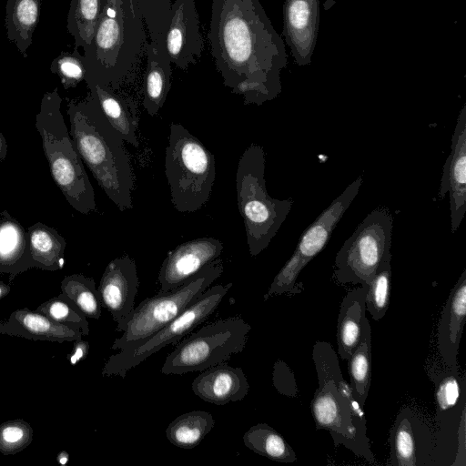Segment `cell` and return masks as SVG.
I'll return each mask as SVG.
<instances>
[{"mask_svg": "<svg viewBox=\"0 0 466 466\" xmlns=\"http://www.w3.org/2000/svg\"><path fill=\"white\" fill-rule=\"evenodd\" d=\"M207 36L224 86L245 105L260 106L279 95L288 56L259 0H212Z\"/></svg>", "mask_w": 466, "mask_h": 466, "instance_id": "cell-1", "label": "cell"}, {"mask_svg": "<svg viewBox=\"0 0 466 466\" xmlns=\"http://www.w3.org/2000/svg\"><path fill=\"white\" fill-rule=\"evenodd\" d=\"M69 134L98 186L121 210L132 208L135 177L124 140L101 117L88 93L67 99Z\"/></svg>", "mask_w": 466, "mask_h": 466, "instance_id": "cell-2", "label": "cell"}, {"mask_svg": "<svg viewBox=\"0 0 466 466\" xmlns=\"http://www.w3.org/2000/svg\"><path fill=\"white\" fill-rule=\"evenodd\" d=\"M319 386L310 403L317 430L327 431L336 447L377 464L367 436L363 409L344 380L337 353L329 342L319 340L312 350Z\"/></svg>", "mask_w": 466, "mask_h": 466, "instance_id": "cell-3", "label": "cell"}, {"mask_svg": "<svg viewBox=\"0 0 466 466\" xmlns=\"http://www.w3.org/2000/svg\"><path fill=\"white\" fill-rule=\"evenodd\" d=\"M145 27L136 0L101 2L95 35L86 52L95 61L86 67V84L97 83L120 90L130 81L145 54L148 39Z\"/></svg>", "mask_w": 466, "mask_h": 466, "instance_id": "cell-4", "label": "cell"}, {"mask_svg": "<svg viewBox=\"0 0 466 466\" xmlns=\"http://www.w3.org/2000/svg\"><path fill=\"white\" fill-rule=\"evenodd\" d=\"M61 103L58 87L46 92L35 128L56 185L74 209L87 215L96 209L95 191L61 113Z\"/></svg>", "mask_w": 466, "mask_h": 466, "instance_id": "cell-5", "label": "cell"}, {"mask_svg": "<svg viewBox=\"0 0 466 466\" xmlns=\"http://www.w3.org/2000/svg\"><path fill=\"white\" fill-rule=\"evenodd\" d=\"M265 152L251 144L239 158L236 173L237 202L243 218L248 251L258 256L268 248L291 210L292 199L271 198L266 187Z\"/></svg>", "mask_w": 466, "mask_h": 466, "instance_id": "cell-6", "label": "cell"}, {"mask_svg": "<svg viewBox=\"0 0 466 466\" xmlns=\"http://www.w3.org/2000/svg\"><path fill=\"white\" fill-rule=\"evenodd\" d=\"M165 174L174 208L181 213L195 212L211 195L215 157L186 127L173 123L165 153Z\"/></svg>", "mask_w": 466, "mask_h": 466, "instance_id": "cell-7", "label": "cell"}, {"mask_svg": "<svg viewBox=\"0 0 466 466\" xmlns=\"http://www.w3.org/2000/svg\"><path fill=\"white\" fill-rule=\"evenodd\" d=\"M223 273V261L218 258L206 265L179 288L159 291L135 307L123 334L116 338L112 350H129L137 347L163 326L177 317L193 303Z\"/></svg>", "mask_w": 466, "mask_h": 466, "instance_id": "cell-8", "label": "cell"}, {"mask_svg": "<svg viewBox=\"0 0 466 466\" xmlns=\"http://www.w3.org/2000/svg\"><path fill=\"white\" fill-rule=\"evenodd\" d=\"M251 326L235 316L201 327L178 342L161 368L165 375L203 371L245 349Z\"/></svg>", "mask_w": 466, "mask_h": 466, "instance_id": "cell-9", "label": "cell"}, {"mask_svg": "<svg viewBox=\"0 0 466 466\" xmlns=\"http://www.w3.org/2000/svg\"><path fill=\"white\" fill-rule=\"evenodd\" d=\"M393 220L388 209L377 208L358 225L335 257L333 276L341 285H367L377 269L391 260Z\"/></svg>", "mask_w": 466, "mask_h": 466, "instance_id": "cell-10", "label": "cell"}, {"mask_svg": "<svg viewBox=\"0 0 466 466\" xmlns=\"http://www.w3.org/2000/svg\"><path fill=\"white\" fill-rule=\"evenodd\" d=\"M232 283L208 288L177 317L163 326L137 347L111 355L102 369L103 376L125 378L133 368L167 345H175L215 313Z\"/></svg>", "mask_w": 466, "mask_h": 466, "instance_id": "cell-11", "label": "cell"}, {"mask_svg": "<svg viewBox=\"0 0 466 466\" xmlns=\"http://www.w3.org/2000/svg\"><path fill=\"white\" fill-rule=\"evenodd\" d=\"M362 178L359 177L302 233L297 247L275 276L268 293L269 297L300 292L297 280L302 269L328 244L333 230L359 193Z\"/></svg>", "mask_w": 466, "mask_h": 466, "instance_id": "cell-12", "label": "cell"}, {"mask_svg": "<svg viewBox=\"0 0 466 466\" xmlns=\"http://www.w3.org/2000/svg\"><path fill=\"white\" fill-rule=\"evenodd\" d=\"M163 45L171 62L185 71L201 58L204 39L195 0H175Z\"/></svg>", "mask_w": 466, "mask_h": 466, "instance_id": "cell-13", "label": "cell"}, {"mask_svg": "<svg viewBox=\"0 0 466 466\" xmlns=\"http://www.w3.org/2000/svg\"><path fill=\"white\" fill-rule=\"evenodd\" d=\"M138 285L136 262L128 255L114 258L106 267L97 291L102 307L116 322V331L126 329L135 309Z\"/></svg>", "mask_w": 466, "mask_h": 466, "instance_id": "cell-14", "label": "cell"}, {"mask_svg": "<svg viewBox=\"0 0 466 466\" xmlns=\"http://www.w3.org/2000/svg\"><path fill=\"white\" fill-rule=\"evenodd\" d=\"M220 240L204 237L184 242L170 250L163 260L157 281L159 291H170L182 286L206 265L220 257Z\"/></svg>", "mask_w": 466, "mask_h": 466, "instance_id": "cell-15", "label": "cell"}, {"mask_svg": "<svg viewBox=\"0 0 466 466\" xmlns=\"http://www.w3.org/2000/svg\"><path fill=\"white\" fill-rule=\"evenodd\" d=\"M451 149L443 166L438 197L441 199L449 193L451 226L454 233L466 212V104L458 116Z\"/></svg>", "mask_w": 466, "mask_h": 466, "instance_id": "cell-16", "label": "cell"}, {"mask_svg": "<svg viewBox=\"0 0 466 466\" xmlns=\"http://www.w3.org/2000/svg\"><path fill=\"white\" fill-rule=\"evenodd\" d=\"M319 0H286L283 35L295 63H311L319 26Z\"/></svg>", "mask_w": 466, "mask_h": 466, "instance_id": "cell-17", "label": "cell"}, {"mask_svg": "<svg viewBox=\"0 0 466 466\" xmlns=\"http://www.w3.org/2000/svg\"><path fill=\"white\" fill-rule=\"evenodd\" d=\"M89 94L96 110L105 122L125 142L138 147V106L130 96L110 86L87 84Z\"/></svg>", "mask_w": 466, "mask_h": 466, "instance_id": "cell-18", "label": "cell"}, {"mask_svg": "<svg viewBox=\"0 0 466 466\" xmlns=\"http://www.w3.org/2000/svg\"><path fill=\"white\" fill-rule=\"evenodd\" d=\"M466 318V268L451 290L437 327V349L442 362L457 370V357Z\"/></svg>", "mask_w": 466, "mask_h": 466, "instance_id": "cell-19", "label": "cell"}, {"mask_svg": "<svg viewBox=\"0 0 466 466\" xmlns=\"http://www.w3.org/2000/svg\"><path fill=\"white\" fill-rule=\"evenodd\" d=\"M248 390L243 370L226 362L201 371L192 382V390L198 397L216 405L241 400Z\"/></svg>", "mask_w": 466, "mask_h": 466, "instance_id": "cell-20", "label": "cell"}, {"mask_svg": "<svg viewBox=\"0 0 466 466\" xmlns=\"http://www.w3.org/2000/svg\"><path fill=\"white\" fill-rule=\"evenodd\" d=\"M0 334L59 343L73 342L83 337L79 329L56 322L26 308L16 309L6 319L0 320Z\"/></svg>", "mask_w": 466, "mask_h": 466, "instance_id": "cell-21", "label": "cell"}, {"mask_svg": "<svg viewBox=\"0 0 466 466\" xmlns=\"http://www.w3.org/2000/svg\"><path fill=\"white\" fill-rule=\"evenodd\" d=\"M146 74L142 105L151 116L157 115L164 106L171 88V62L163 44L147 39L144 46Z\"/></svg>", "mask_w": 466, "mask_h": 466, "instance_id": "cell-22", "label": "cell"}, {"mask_svg": "<svg viewBox=\"0 0 466 466\" xmlns=\"http://www.w3.org/2000/svg\"><path fill=\"white\" fill-rule=\"evenodd\" d=\"M35 268L27 231L7 210L0 212V274L10 280Z\"/></svg>", "mask_w": 466, "mask_h": 466, "instance_id": "cell-23", "label": "cell"}, {"mask_svg": "<svg viewBox=\"0 0 466 466\" xmlns=\"http://www.w3.org/2000/svg\"><path fill=\"white\" fill-rule=\"evenodd\" d=\"M367 285L350 290L342 299L336 331L338 353L347 360L360 343L363 321L366 318L365 299Z\"/></svg>", "mask_w": 466, "mask_h": 466, "instance_id": "cell-24", "label": "cell"}, {"mask_svg": "<svg viewBox=\"0 0 466 466\" xmlns=\"http://www.w3.org/2000/svg\"><path fill=\"white\" fill-rule=\"evenodd\" d=\"M42 0H7L5 26L7 39L27 57L35 29L40 15Z\"/></svg>", "mask_w": 466, "mask_h": 466, "instance_id": "cell-25", "label": "cell"}, {"mask_svg": "<svg viewBox=\"0 0 466 466\" xmlns=\"http://www.w3.org/2000/svg\"><path fill=\"white\" fill-rule=\"evenodd\" d=\"M26 231L35 268L48 271L61 269L66 241L58 231L42 222L33 224Z\"/></svg>", "mask_w": 466, "mask_h": 466, "instance_id": "cell-26", "label": "cell"}, {"mask_svg": "<svg viewBox=\"0 0 466 466\" xmlns=\"http://www.w3.org/2000/svg\"><path fill=\"white\" fill-rule=\"evenodd\" d=\"M348 360L350 386L364 409L371 381V327L364 319L360 343Z\"/></svg>", "mask_w": 466, "mask_h": 466, "instance_id": "cell-27", "label": "cell"}, {"mask_svg": "<svg viewBox=\"0 0 466 466\" xmlns=\"http://www.w3.org/2000/svg\"><path fill=\"white\" fill-rule=\"evenodd\" d=\"M215 420L211 413L193 410L177 416L166 430L167 440L181 449H193L211 431Z\"/></svg>", "mask_w": 466, "mask_h": 466, "instance_id": "cell-28", "label": "cell"}, {"mask_svg": "<svg viewBox=\"0 0 466 466\" xmlns=\"http://www.w3.org/2000/svg\"><path fill=\"white\" fill-rule=\"evenodd\" d=\"M247 448L278 462H294L297 456L282 435L267 423L250 427L243 435Z\"/></svg>", "mask_w": 466, "mask_h": 466, "instance_id": "cell-29", "label": "cell"}, {"mask_svg": "<svg viewBox=\"0 0 466 466\" xmlns=\"http://www.w3.org/2000/svg\"><path fill=\"white\" fill-rule=\"evenodd\" d=\"M101 12V0H71L67 29L74 36L76 48L86 53L96 32Z\"/></svg>", "mask_w": 466, "mask_h": 466, "instance_id": "cell-30", "label": "cell"}, {"mask_svg": "<svg viewBox=\"0 0 466 466\" xmlns=\"http://www.w3.org/2000/svg\"><path fill=\"white\" fill-rule=\"evenodd\" d=\"M61 294L72 301L90 319L101 317L102 304L95 280L82 274L66 276L61 282Z\"/></svg>", "mask_w": 466, "mask_h": 466, "instance_id": "cell-31", "label": "cell"}, {"mask_svg": "<svg viewBox=\"0 0 466 466\" xmlns=\"http://www.w3.org/2000/svg\"><path fill=\"white\" fill-rule=\"evenodd\" d=\"M410 415L400 413L390 430V460L393 466H417L415 434L410 420Z\"/></svg>", "mask_w": 466, "mask_h": 466, "instance_id": "cell-32", "label": "cell"}, {"mask_svg": "<svg viewBox=\"0 0 466 466\" xmlns=\"http://www.w3.org/2000/svg\"><path fill=\"white\" fill-rule=\"evenodd\" d=\"M444 370L431 375L435 384V400L437 403V416L440 421L445 417L453 415L457 410L459 400L465 393L461 387L464 379L460 380L459 369L454 370L444 364Z\"/></svg>", "mask_w": 466, "mask_h": 466, "instance_id": "cell-33", "label": "cell"}, {"mask_svg": "<svg viewBox=\"0 0 466 466\" xmlns=\"http://www.w3.org/2000/svg\"><path fill=\"white\" fill-rule=\"evenodd\" d=\"M390 260L385 261L376 271L368 287L365 304L366 310L375 321L380 320L387 313L391 290Z\"/></svg>", "mask_w": 466, "mask_h": 466, "instance_id": "cell-34", "label": "cell"}, {"mask_svg": "<svg viewBox=\"0 0 466 466\" xmlns=\"http://www.w3.org/2000/svg\"><path fill=\"white\" fill-rule=\"evenodd\" d=\"M36 311L56 322L79 329L83 336L89 334L87 318L63 294L42 303L37 307Z\"/></svg>", "mask_w": 466, "mask_h": 466, "instance_id": "cell-35", "label": "cell"}, {"mask_svg": "<svg viewBox=\"0 0 466 466\" xmlns=\"http://www.w3.org/2000/svg\"><path fill=\"white\" fill-rule=\"evenodd\" d=\"M50 70L58 76L65 89L76 87L86 75L84 57L76 48L73 52L61 53L52 61Z\"/></svg>", "mask_w": 466, "mask_h": 466, "instance_id": "cell-36", "label": "cell"}, {"mask_svg": "<svg viewBox=\"0 0 466 466\" xmlns=\"http://www.w3.org/2000/svg\"><path fill=\"white\" fill-rule=\"evenodd\" d=\"M33 441L31 425L22 419L0 424V452L13 455L25 450Z\"/></svg>", "mask_w": 466, "mask_h": 466, "instance_id": "cell-37", "label": "cell"}, {"mask_svg": "<svg viewBox=\"0 0 466 466\" xmlns=\"http://www.w3.org/2000/svg\"><path fill=\"white\" fill-rule=\"evenodd\" d=\"M272 380L279 393L288 397L297 396L299 390L294 373L283 360H279L274 363Z\"/></svg>", "mask_w": 466, "mask_h": 466, "instance_id": "cell-38", "label": "cell"}, {"mask_svg": "<svg viewBox=\"0 0 466 466\" xmlns=\"http://www.w3.org/2000/svg\"><path fill=\"white\" fill-rule=\"evenodd\" d=\"M466 407H464L461 410L460 420H459V429H458V451L455 457V461L451 463L452 466H465L466 465V441H465V431H466Z\"/></svg>", "mask_w": 466, "mask_h": 466, "instance_id": "cell-39", "label": "cell"}, {"mask_svg": "<svg viewBox=\"0 0 466 466\" xmlns=\"http://www.w3.org/2000/svg\"><path fill=\"white\" fill-rule=\"evenodd\" d=\"M74 347L73 351L69 355V360L71 365H76L78 361L85 360L89 351V343L82 339H78L73 341Z\"/></svg>", "mask_w": 466, "mask_h": 466, "instance_id": "cell-40", "label": "cell"}, {"mask_svg": "<svg viewBox=\"0 0 466 466\" xmlns=\"http://www.w3.org/2000/svg\"><path fill=\"white\" fill-rule=\"evenodd\" d=\"M156 3L166 32L170 21L171 0H156Z\"/></svg>", "mask_w": 466, "mask_h": 466, "instance_id": "cell-41", "label": "cell"}, {"mask_svg": "<svg viewBox=\"0 0 466 466\" xmlns=\"http://www.w3.org/2000/svg\"><path fill=\"white\" fill-rule=\"evenodd\" d=\"M7 156V142L4 135L0 132V164Z\"/></svg>", "mask_w": 466, "mask_h": 466, "instance_id": "cell-42", "label": "cell"}, {"mask_svg": "<svg viewBox=\"0 0 466 466\" xmlns=\"http://www.w3.org/2000/svg\"><path fill=\"white\" fill-rule=\"evenodd\" d=\"M57 462L66 465L68 462L69 455L66 451H62L56 457Z\"/></svg>", "mask_w": 466, "mask_h": 466, "instance_id": "cell-43", "label": "cell"}, {"mask_svg": "<svg viewBox=\"0 0 466 466\" xmlns=\"http://www.w3.org/2000/svg\"><path fill=\"white\" fill-rule=\"evenodd\" d=\"M10 292V286L0 280V299Z\"/></svg>", "mask_w": 466, "mask_h": 466, "instance_id": "cell-44", "label": "cell"}]
</instances>
